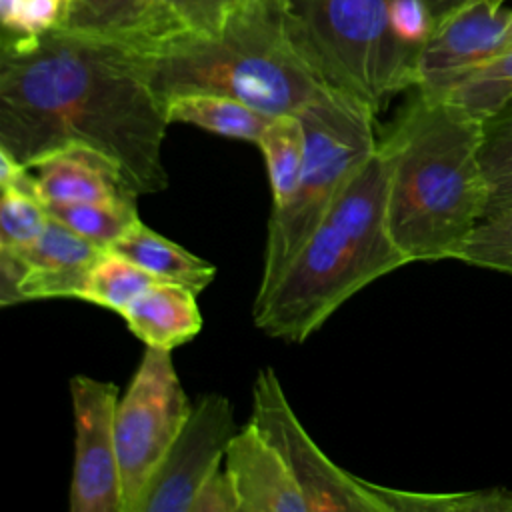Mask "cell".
<instances>
[{"instance_id": "obj_11", "label": "cell", "mask_w": 512, "mask_h": 512, "mask_svg": "<svg viewBox=\"0 0 512 512\" xmlns=\"http://www.w3.org/2000/svg\"><path fill=\"white\" fill-rule=\"evenodd\" d=\"M510 42L512 8L468 0L434 24L418 58L414 88L442 96Z\"/></svg>"}, {"instance_id": "obj_12", "label": "cell", "mask_w": 512, "mask_h": 512, "mask_svg": "<svg viewBox=\"0 0 512 512\" xmlns=\"http://www.w3.org/2000/svg\"><path fill=\"white\" fill-rule=\"evenodd\" d=\"M104 252L50 216L46 230L32 244L0 248V304L78 298Z\"/></svg>"}, {"instance_id": "obj_34", "label": "cell", "mask_w": 512, "mask_h": 512, "mask_svg": "<svg viewBox=\"0 0 512 512\" xmlns=\"http://www.w3.org/2000/svg\"><path fill=\"white\" fill-rule=\"evenodd\" d=\"M490 2H492V4H496V6H504V2H506V0H490Z\"/></svg>"}, {"instance_id": "obj_20", "label": "cell", "mask_w": 512, "mask_h": 512, "mask_svg": "<svg viewBox=\"0 0 512 512\" xmlns=\"http://www.w3.org/2000/svg\"><path fill=\"white\" fill-rule=\"evenodd\" d=\"M384 512H512V490L494 486L466 492H406L368 482Z\"/></svg>"}, {"instance_id": "obj_21", "label": "cell", "mask_w": 512, "mask_h": 512, "mask_svg": "<svg viewBox=\"0 0 512 512\" xmlns=\"http://www.w3.org/2000/svg\"><path fill=\"white\" fill-rule=\"evenodd\" d=\"M160 282L132 260L106 250L92 266L78 300L122 314L142 292Z\"/></svg>"}, {"instance_id": "obj_8", "label": "cell", "mask_w": 512, "mask_h": 512, "mask_svg": "<svg viewBox=\"0 0 512 512\" xmlns=\"http://www.w3.org/2000/svg\"><path fill=\"white\" fill-rule=\"evenodd\" d=\"M250 422L286 462L308 512H384L368 482L336 466L310 438L272 368L254 380Z\"/></svg>"}, {"instance_id": "obj_13", "label": "cell", "mask_w": 512, "mask_h": 512, "mask_svg": "<svg viewBox=\"0 0 512 512\" xmlns=\"http://www.w3.org/2000/svg\"><path fill=\"white\" fill-rule=\"evenodd\" d=\"M240 512H308V504L274 446L248 422L236 430L224 454Z\"/></svg>"}, {"instance_id": "obj_4", "label": "cell", "mask_w": 512, "mask_h": 512, "mask_svg": "<svg viewBox=\"0 0 512 512\" xmlns=\"http://www.w3.org/2000/svg\"><path fill=\"white\" fill-rule=\"evenodd\" d=\"M142 54L164 102L218 94L276 116L298 114L324 88L294 44L280 0H240L216 32H178Z\"/></svg>"}, {"instance_id": "obj_27", "label": "cell", "mask_w": 512, "mask_h": 512, "mask_svg": "<svg viewBox=\"0 0 512 512\" xmlns=\"http://www.w3.org/2000/svg\"><path fill=\"white\" fill-rule=\"evenodd\" d=\"M458 260L512 276V210L480 220Z\"/></svg>"}, {"instance_id": "obj_15", "label": "cell", "mask_w": 512, "mask_h": 512, "mask_svg": "<svg viewBox=\"0 0 512 512\" xmlns=\"http://www.w3.org/2000/svg\"><path fill=\"white\" fill-rule=\"evenodd\" d=\"M120 316L144 346L162 350L190 342L202 328L196 292L162 280L142 292Z\"/></svg>"}, {"instance_id": "obj_5", "label": "cell", "mask_w": 512, "mask_h": 512, "mask_svg": "<svg viewBox=\"0 0 512 512\" xmlns=\"http://www.w3.org/2000/svg\"><path fill=\"white\" fill-rule=\"evenodd\" d=\"M306 134L304 166L292 198L272 208L256 298L282 276L378 146L376 112L360 98L324 86L300 112Z\"/></svg>"}, {"instance_id": "obj_3", "label": "cell", "mask_w": 512, "mask_h": 512, "mask_svg": "<svg viewBox=\"0 0 512 512\" xmlns=\"http://www.w3.org/2000/svg\"><path fill=\"white\" fill-rule=\"evenodd\" d=\"M408 264L386 220V170L378 146L278 282L254 298V324L272 338L304 342L348 298Z\"/></svg>"}, {"instance_id": "obj_19", "label": "cell", "mask_w": 512, "mask_h": 512, "mask_svg": "<svg viewBox=\"0 0 512 512\" xmlns=\"http://www.w3.org/2000/svg\"><path fill=\"white\" fill-rule=\"evenodd\" d=\"M262 150L268 182L272 190V208L284 206L298 184L304 156L306 134L298 114H276L256 142Z\"/></svg>"}, {"instance_id": "obj_16", "label": "cell", "mask_w": 512, "mask_h": 512, "mask_svg": "<svg viewBox=\"0 0 512 512\" xmlns=\"http://www.w3.org/2000/svg\"><path fill=\"white\" fill-rule=\"evenodd\" d=\"M110 250L132 260L158 280L182 284L196 294L216 276L214 264L148 228L142 220H138Z\"/></svg>"}, {"instance_id": "obj_25", "label": "cell", "mask_w": 512, "mask_h": 512, "mask_svg": "<svg viewBox=\"0 0 512 512\" xmlns=\"http://www.w3.org/2000/svg\"><path fill=\"white\" fill-rule=\"evenodd\" d=\"M238 2L240 0H160L156 32L148 46L178 32L212 34L224 24Z\"/></svg>"}, {"instance_id": "obj_33", "label": "cell", "mask_w": 512, "mask_h": 512, "mask_svg": "<svg viewBox=\"0 0 512 512\" xmlns=\"http://www.w3.org/2000/svg\"><path fill=\"white\" fill-rule=\"evenodd\" d=\"M22 0H0V18H2V28L12 30L18 10H20Z\"/></svg>"}, {"instance_id": "obj_6", "label": "cell", "mask_w": 512, "mask_h": 512, "mask_svg": "<svg viewBox=\"0 0 512 512\" xmlns=\"http://www.w3.org/2000/svg\"><path fill=\"white\" fill-rule=\"evenodd\" d=\"M294 44L328 88L376 114L416 86V60L396 42L388 0H280Z\"/></svg>"}, {"instance_id": "obj_10", "label": "cell", "mask_w": 512, "mask_h": 512, "mask_svg": "<svg viewBox=\"0 0 512 512\" xmlns=\"http://www.w3.org/2000/svg\"><path fill=\"white\" fill-rule=\"evenodd\" d=\"M236 434L230 400L204 394L150 478L134 512H190L204 480L224 462Z\"/></svg>"}, {"instance_id": "obj_29", "label": "cell", "mask_w": 512, "mask_h": 512, "mask_svg": "<svg viewBox=\"0 0 512 512\" xmlns=\"http://www.w3.org/2000/svg\"><path fill=\"white\" fill-rule=\"evenodd\" d=\"M72 0H22L12 30L4 34L32 36L56 26H62L68 18Z\"/></svg>"}, {"instance_id": "obj_2", "label": "cell", "mask_w": 512, "mask_h": 512, "mask_svg": "<svg viewBox=\"0 0 512 512\" xmlns=\"http://www.w3.org/2000/svg\"><path fill=\"white\" fill-rule=\"evenodd\" d=\"M482 120L456 102L412 88L378 140L390 236L410 262L458 260L486 212Z\"/></svg>"}, {"instance_id": "obj_30", "label": "cell", "mask_w": 512, "mask_h": 512, "mask_svg": "<svg viewBox=\"0 0 512 512\" xmlns=\"http://www.w3.org/2000/svg\"><path fill=\"white\" fill-rule=\"evenodd\" d=\"M190 512H240V498L224 462L198 488Z\"/></svg>"}, {"instance_id": "obj_24", "label": "cell", "mask_w": 512, "mask_h": 512, "mask_svg": "<svg viewBox=\"0 0 512 512\" xmlns=\"http://www.w3.org/2000/svg\"><path fill=\"white\" fill-rule=\"evenodd\" d=\"M442 96L478 118L498 108L512 96V42Z\"/></svg>"}, {"instance_id": "obj_18", "label": "cell", "mask_w": 512, "mask_h": 512, "mask_svg": "<svg viewBox=\"0 0 512 512\" xmlns=\"http://www.w3.org/2000/svg\"><path fill=\"white\" fill-rule=\"evenodd\" d=\"M480 120V164L486 182L484 218H488L512 210V96Z\"/></svg>"}, {"instance_id": "obj_32", "label": "cell", "mask_w": 512, "mask_h": 512, "mask_svg": "<svg viewBox=\"0 0 512 512\" xmlns=\"http://www.w3.org/2000/svg\"><path fill=\"white\" fill-rule=\"evenodd\" d=\"M464 2H468V0H424V4L428 6L434 22H438L442 16L450 14L452 10L462 6Z\"/></svg>"}, {"instance_id": "obj_26", "label": "cell", "mask_w": 512, "mask_h": 512, "mask_svg": "<svg viewBox=\"0 0 512 512\" xmlns=\"http://www.w3.org/2000/svg\"><path fill=\"white\" fill-rule=\"evenodd\" d=\"M50 214L36 192L2 188L0 202V248L32 244L48 226Z\"/></svg>"}, {"instance_id": "obj_17", "label": "cell", "mask_w": 512, "mask_h": 512, "mask_svg": "<svg viewBox=\"0 0 512 512\" xmlns=\"http://www.w3.org/2000/svg\"><path fill=\"white\" fill-rule=\"evenodd\" d=\"M168 122H182L206 132L258 142L272 116L230 96L218 94H178L166 100Z\"/></svg>"}, {"instance_id": "obj_14", "label": "cell", "mask_w": 512, "mask_h": 512, "mask_svg": "<svg viewBox=\"0 0 512 512\" xmlns=\"http://www.w3.org/2000/svg\"><path fill=\"white\" fill-rule=\"evenodd\" d=\"M32 170L36 194L46 206L136 202L140 196L116 162L86 146L58 150L38 162Z\"/></svg>"}, {"instance_id": "obj_9", "label": "cell", "mask_w": 512, "mask_h": 512, "mask_svg": "<svg viewBox=\"0 0 512 512\" xmlns=\"http://www.w3.org/2000/svg\"><path fill=\"white\" fill-rule=\"evenodd\" d=\"M74 410L72 512H124L116 448L118 388L112 382L78 374L70 380Z\"/></svg>"}, {"instance_id": "obj_28", "label": "cell", "mask_w": 512, "mask_h": 512, "mask_svg": "<svg viewBox=\"0 0 512 512\" xmlns=\"http://www.w3.org/2000/svg\"><path fill=\"white\" fill-rule=\"evenodd\" d=\"M388 18L396 42L416 60L434 30V18L424 0H388Z\"/></svg>"}, {"instance_id": "obj_7", "label": "cell", "mask_w": 512, "mask_h": 512, "mask_svg": "<svg viewBox=\"0 0 512 512\" xmlns=\"http://www.w3.org/2000/svg\"><path fill=\"white\" fill-rule=\"evenodd\" d=\"M192 404L174 368L172 350L146 346L116 404V448L124 512H134L150 478L190 416Z\"/></svg>"}, {"instance_id": "obj_1", "label": "cell", "mask_w": 512, "mask_h": 512, "mask_svg": "<svg viewBox=\"0 0 512 512\" xmlns=\"http://www.w3.org/2000/svg\"><path fill=\"white\" fill-rule=\"evenodd\" d=\"M168 126L166 102L138 46L66 26L4 34L0 148L22 166L86 146L116 162L140 196L156 194L168 186Z\"/></svg>"}, {"instance_id": "obj_31", "label": "cell", "mask_w": 512, "mask_h": 512, "mask_svg": "<svg viewBox=\"0 0 512 512\" xmlns=\"http://www.w3.org/2000/svg\"><path fill=\"white\" fill-rule=\"evenodd\" d=\"M144 2V32H142V40L138 48H144L152 42L154 32H156V10L160 0H142Z\"/></svg>"}, {"instance_id": "obj_23", "label": "cell", "mask_w": 512, "mask_h": 512, "mask_svg": "<svg viewBox=\"0 0 512 512\" xmlns=\"http://www.w3.org/2000/svg\"><path fill=\"white\" fill-rule=\"evenodd\" d=\"M74 30H86L122 38L140 46L144 32L142 0H72L66 22Z\"/></svg>"}, {"instance_id": "obj_22", "label": "cell", "mask_w": 512, "mask_h": 512, "mask_svg": "<svg viewBox=\"0 0 512 512\" xmlns=\"http://www.w3.org/2000/svg\"><path fill=\"white\" fill-rule=\"evenodd\" d=\"M46 208L54 220L102 250H110L140 220L136 202H78Z\"/></svg>"}]
</instances>
